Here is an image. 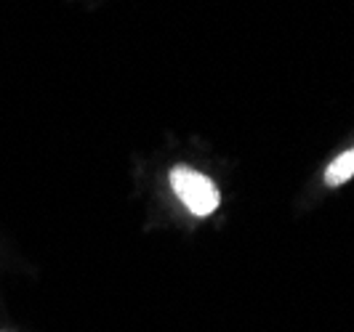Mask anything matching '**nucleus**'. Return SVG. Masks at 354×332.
Segmentation results:
<instances>
[{"instance_id":"obj_1","label":"nucleus","mask_w":354,"mask_h":332,"mask_svg":"<svg viewBox=\"0 0 354 332\" xmlns=\"http://www.w3.org/2000/svg\"><path fill=\"white\" fill-rule=\"evenodd\" d=\"M171 186H174L178 199L187 205V210L192 215H200V218L216 213L218 202H221L218 186L211 178L205 173H197L192 168H187V165H176L171 170Z\"/></svg>"},{"instance_id":"obj_2","label":"nucleus","mask_w":354,"mask_h":332,"mask_svg":"<svg viewBox=\"0 0 354 332\" xmlns=\"http://www.w3.org/2000/svg\"><path fill=\"white\" fill-rule=\"evenodd\" d=\"M352 175H354V146L349 152L338 155V157L328 165V170H325V184H328V186H341V184L349 181Z\"/></svg>"},{"instance_id":"obj_3","label":"nucleus","mask_w":354,"mask_h":332,"mask_svg":"<svg viewBox=\"0 0 354 332\" xmlns=\"http://www.w3.org/2000/svg\"><path fill=\"white\" fill-rule=\"evenodd\" d=\"M0 332H6V330H0Z\"/></svg>"}]
</instances>
